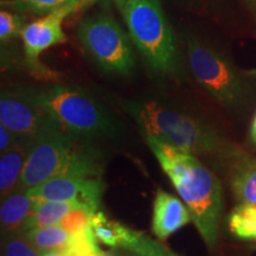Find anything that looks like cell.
Listing matches in <instances>:
<instances>
[{"label":"cell","instance_id":"cell-1","mask_svg":"<svg viewBox=\"0 0 256 256\" xmlns=\"http://www.w3.org/2000/svg\"><path fill=\"white\" fill-rule=\"evenodd\" d=\"M66 174L100 176V171L90 153L76 145L72 134L48 116L34 136L17 188L28 191Z\"/></svg>","mask_w":256,"mask_h":256},{"label":"cell","instance_id":"cell-2","mask_svg":"<svg viewBox=\"0 0 256 256\" xmlns=\"http://www.w3.org/2000/svg\"><path fill=\"white\" fill-rule=\"evenodd\" d=\"M115 2L130 38L150 66L159 72H174L178 64L177 46L158 0Z\"/></svg>","mask_w":256,"mask_h":256},{"label":"cell","instance_id":"cell-3","mask_svg":"<svg viewBox=\"0 0 256 256\" xmlns=\"http://www.w3.org/2000/svg\"><path fill=\"white\" fill-rule=\"evenodd\" d=\"M130 110L145 130V136H156L194 154L214 153L222 147L212 128L158 102L130 104Z\"/></svg>","mask_w":256,"mask_h":256},{"label":"cell","instance_id":"cell-4","mask_svg":"<svg viewBox=\"0 0 256 256\" xmlns=\"http://www.w3.org/2000/svg\"><path fill=\"white\" fill-rule=\"evenodd\" d=\"M46 114L72 136H92L113 130L110 115L82 89L56 84L40 92Z\"/></svg>","mask_w":256,"mask_h":256},{"label":"cell","instance_id":"cell-5","mask_svg":"<svg viewBox=\"0 0 256 256\" xmlns=\"http://www.w3.org/2000/svg\"><path fill=\"white\" fill-rule=\"evenodd\" d=\"M191 212L192 220L204 242L215 247L222 215V186L212 172L196 158L186 174L171 179Z\"/></svg>","mask_w":256,"mask_h":256},{"label":"cell","instance_id":"cell-6","mask_svg":"<svg viewBox=\"0 0 256 256\" xmlns=\"http://www.w3.org/2000/svg\"><path fill=\"white\" fill-rule=\"evenodd\" d=\"M78 40L102 69L128 75L134 68V54L126 32L107 14L86 18L78 28Z\"/></svg>","mask_w":256,"mask_h":256},{"label":"cell","instance_id":"cell-7","mask_svg":"<svg viewBox=\"0 0 256 256\" xmlns=\"http://www.w3.org/2000/svg\"><path fill=\"white\" fill-rule=\"evenodd\" d=\"M188 55L194 78L202 87L224 106L238 104L243 87L230 60L197 40H188Z\"/></svg>","mask_w":256,"mask_h":256},{"label":"cell","instance_id":"cell-8","mask_svg":"<svg viewBox=\"0 0 256 256\" xmlns=\"http://www.w3.org/2000/svg\"><path fill=\"white\" fill-rule=\"evenodd\" d=\"M102 192L104 185L100 176L81 174L57 176L28 190V194L34 200L75 202L92 212L98 211Z\"/></svg>","mask_w":256,"mask_h":256},{"label":"cell","instance_id":"cell-9","mask_svg":"<svg viewBox=\"0 0 256 256\" xmlns=\"http://www.w3.org/2000/svg\"><path fill=\"white\" fill-rule=\"evenodd\" d=\"M46 114L40 92L5 90L0 98V124L19 136L34 138L46 122Z\"/></svg>","mask_w":256,"mask_h":256},{"label":"cell","instance_id":"cell-10","mask_svg":"<svg viewBox=\"0 0 256 256\" xmlns=\"http://www.w3.org/2000/svg\"><path fill=\"white\" fill-rule=\"evenodd\" d=\"M81 8H83L82 5H74L60 8L46 14L42 19L24 25L20 37L24 44L25 56L32 66H36L38 57L43 51L56 44L66 43V36L62 28L64 18Z\"/></svg>","mask_w":256,"mask_h":256},{"label":"cell","instance_id":"cell-11","mask_svg":"<svg viewBox=\"0 0 256 256\" xmlns=\"http://www.w3.org/2000/svg\"><path fill=\"white\" fill-rule=\"evenodd\" d=\"M192 220L191 212L179 198L168 192H156L153 204L152 230L160 240H166Z\"/></svg>","mask_w":256,"mask_h":256},{"label":"cell","instance_id":"cell-12","mask_svg":"<svg viewBox=\"0 0 256 256\" xmlns=\"http://www.w3.org/2000/svg\"><path fill=\"white\" fill-rule=\"evenodd\" d=\"M34 138L20 136L14 148L2 153L0 158V196L2 200L11 194L20 183L25 162Z\"/></svg>","mask_w":256,"mask_h":256},{"label":"cell","instance_id":"cell-13","mask_svg":"<svg viewBox=\"0 0 256 256\" xmlns=\"http://www.w3.org/2000/svg\"><path fill=\"white\" fill-rule=\"evenodd\" d=\"M32 210H34V200L28 194V191L17 188L4 198L0 208L2 235L24 232Z\"/></svg>","mask_w":256,"mask_h":256},{"label":"cell","instance_id":"cell-14","mask_svg":"<svg viewBox=\"0 0 256 256\" xmlns=\"http://www.w3.org/2000/svg\"><path fill=\"white\" fill-rule=\"evenodd\" d=\"M90 229L98 242L112 248L124 249L136 234V230L110 220L102 211H96L92 215Z\"/></svg>","mask_w":256,"mask_h":256},{"label":"cell","instance_id":"cell-15","mask_svg":"<svg viewBox=\"0 0 256 256\" xmlns=\"http://www.w3.org/2000/svg\"><path fill=\"white\" fill-rule=\"evenodd\" d=\"M80 206H82L75 202L34 200V210L25 226L24 232L34 228H43V226H58L69 211Z\"/></svg>","mask_w":256,"mask_h":256},{"label":"cell","instance_id":"cell-16","mask_svg":"<svg viewBox=\"0 0 256 256\" xmlns=\"http://www.w3.org/2000/svg\"><path fill=\"white\" fill-rule=\"evenodd\" d=\"M28 238L43 252H64L70 241V234L60 226H43L28 230Z\"/></svg>","mask_w":256,"mask_h":256},{"label":"cell","instance_id":"cell-17","mask_svg":"<svg viewBox=\"0 0 256 256\" xmlns=\"http://www.w3.org/2000/svg\"><path fill=\"white\" fill-rule=\"evenodd\" d=\"M92 0H2V8L34 14H49L74 5L84 6Z\"/></svg>","mask_w":256,"mask_h":256},{"label":"cell","instance_id":"cell-18","mask_svg":"<svg viewBox=\"0 0 256 256\" xmlns=\"http://www.w3.org/2000/svg\"><path fill=\"white\" fill-rule=\"evenodd\" d=\"M232 186L240 204H256V160L243 162L236 170Z\"/></svg>","mask_w":256,"mask_h":256},{"label":"cell","instance_id":"cell-19","mask_svg":"<svg viewBox=\"0 0 256 256\" xmlns=\"http://www.w3.org/2000/svg\"><path fill=\"white\" fill-rule=\"evenodd\" d=\"M229 228L242 240L256 242V204H240L229 216Z\"/></svg>","mask_w":256,"mask_h":256},{"label":"cell","instance_id":"cell-20","mask_svg":"<svg viewBox=\"0 0 256 256\" xmlns=\"http://www.w3.org/2000/svg\"><path fill=\"white\" fill-rule=\"evenodd\" d=\"M63 254L66 256H112L98 247V241L92 234L90 226L83 232L70 236V241Z\"/></svg>","mask_w":256,"mask_h":256},{"label":"cell","instance_id":"cell-21","mask_svg":"<svg viewBox=\"0 0 256 256\" xmlns=\"http://www.w3.org/2000/svg\"><path fill=\"white\" fill-rule=\"evenodd\" d=\"M2 256H43L25 232L2 235Z\"/></svg>","mask_w":256,"mask_h":256},{"label":"cell","instance_id":"cell-22","mask_svg":"<svg viewBox=\"0 0 256 256\" xmlns=\"http://www.w3.org/2000/svg\"><path fill=\"white\" fill-rule=\"evenodd\" d=\"M124 250H128L136 256H178L164 244L136 230L133 238L124 247Z\"/></svg>","mask_w":256,"mask_h":256},{"label":"cell","instance_id":"cell-23","mask_svg":"<svg viewBox=\"0 0 256 256\" xmlns=\"http://www.w3.org/2000/svg\"><path fill=\"white\" fill-rule=\"evenodd\" d=\"M94 214L95 212H92V210L87 209V208H75V209L69 211V212L64 216V218L60 220V226L66 229L70 235L81 232L90 226L92 215H94Z\"/></svg>","mask_w":256,"mask_h":256},{"label":"cell","instance_id":"cell-24","mask_svg":"<svg viewBox=\"0 0 256 256\" xmlns=\"http://www.w3.org/2000/svg\"><path fill=\"white\" fill-rule=\"evenodd\" d=\"M23 30L22 19L8 10L2 8L0 12V40L2 43L14 38L17 34H20Z\"/></svg>","mask_w":256,"mask_h":256},{"label":"cell","instance_id":"cell-25","mask_svg":"<svg viewBox=\"0 0 256 256\" xmlns=\"http://www.w3.org/2000/svg\"><path fill=\"white\" fill-rule=\"evenodd\" d=\"M20 139L18 134H16L14 130H8L4 124H0V153H5L17 145V142Z\"/></svg>","mask_w":256,"mask_h":256},{"label":"cell","instance_id":"cell-26","mask_svg":"<svg viewBox=\"0 0 256 256\" xmlns=\"http://www.w3.org/2000/svg\"><path fill=\"white\" fill-rule=\"evenodd\" d=\"M250 136L252 140L254 142V144L256 145V114L254 116V120L252 122V128H250Z\"/></svg>","mask_w":256,"mask_h":256},{"label":"cell","instance_id":"cell-27","mask_svg":"<svg viewBox=\"0 0 256 256\" xmlns=\"http://www.w3.org/2000/svg\"><path fill=\"white\" fill-rule=\"evenodd\" d=\"M43 256H66L62 252H44Z\"/></svg>","mask_w":256,"mask_h":256},{"label":"cell","instance_id":"cell-28","mask_svg":"<svg viewBox=\"0 0 256 256\" xmlns=\"http://www.w3.org/2000/svg\"><path fill=\"white\" fill-rule=\"evenodd\" d=\"M249 74H250V75H252V76H255V78H256V70H250V72H249Z\"/></svg>","mask_w":256,"mask_h":256},{"label":"cell","instance_id":"cell-29","mask_svg":"<svg viewBox=\"0 0 256 256\" xmlns=\"http://www.w3.org/2000/svg\"><path fill=\"white\" fill-rule=\"evenodd\" d=\"M130 256H136V255H134V254H132V255H130Z\"/></svg>","mask_w":256,"mask_h":256}]
</instances>
